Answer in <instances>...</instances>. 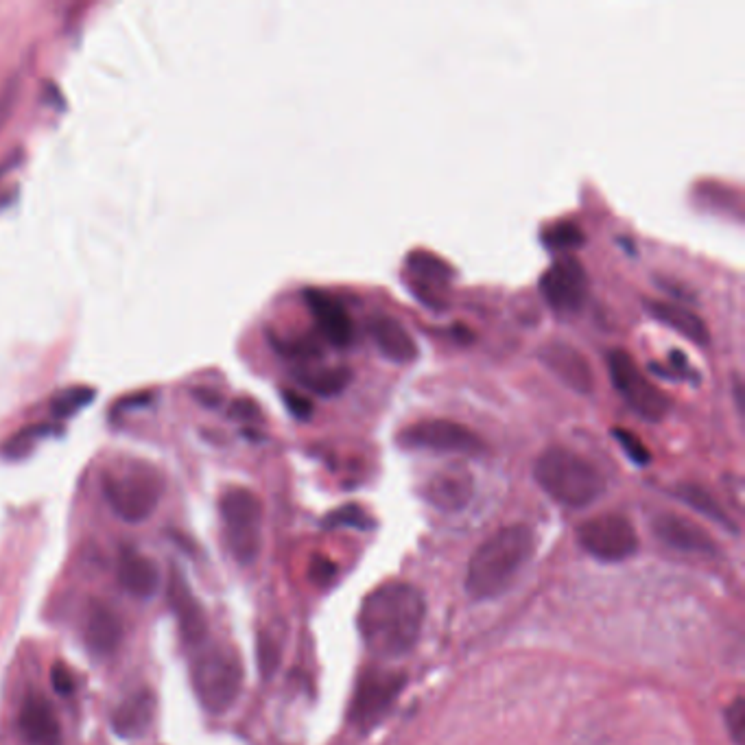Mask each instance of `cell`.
<instances>
[{"instance_id":"1","label":"cell","mask_w":745,"mask_h":745,"mask_svg":"<svg viewBox=\"0 0 745 745\" xmlns=\"http://www.w3.org/2000/svg\"><path fill=\"white\" fill-rule=\"evenodd\" d=\"M424 597L416 586L385 584L365 597L359 612V632L365 647L378 658H398L418 643Z\"/></svg>"},{"instance_id":"2","label":"cell","mask_w":745,"mask_h":745,"mask_svg":"<svg viewBox=\"0 0 745 745\" xmlns=\"http://www.w3.org/2000/svg\"><path fill=\"white\" fill-rule=\"evenodd\" d=\"M534 531L527 525H510L496 531L470 558L466 588L472 597L501 595L534 555Z\"/></svg>"},{"instance_id":"3","label":"cell","mask_w":745,"mask_h":745,"mask_svg":"<svg viewBox=\"0 0 745 745\" xmlns=\"http://www.w3.org/2000/svg\"><path fill=\"white\" fill-rule=\"evenodd\" d=\"M534 477L553 501L575 510L595 503L606 492L601 472L566 446H549L536 461Z\"/></svg>"},{"instance_id":"4","label":"cell","mask_w":745,"mask_h":745,"mask_svg":"<svg viewBox=\"0 0 745 745\" xmlns=\"http://www.w3.org/2000/svg\"><path fill=\"white\" fill-rule=\"evenodd\" d=\"M103 494L125 523H143L160 503L162 479L147 464H125L103 475Z\"/></svg>"},{"instance_id":"5","label":"cell","mask_w":745,"mask_h":745,"mask_svg":"<svg viewBox=\"0 0 745 745\" xmlns=\"http://www.w3.org/2000/svg\"><path fill=\"white\" fill-rule=\"evenodd\" d=\"M193 689L212 715L230 711L243 689L241 660L228 647H208L195 658Z\"/></svg>"},{"instance_id":"6","label":"cell","mask_w":745,"mask_h":745,"mask_svg":"<svg viewBox=\"0 0 745 745\" xmlns=\"http://www.w3.org/2000/svg\"><path fill=\"white\" fill-rule=\"evenodd\" d=\"M221 518L234 560L247 566L256 562L263 547V507L247 488H230L221 496Z\"/></svg>"},{"instance_id":"7","label":"cell","mask_w":745,"mask_h":745,"mask_svg":"<svg viewBox=\"0 0 745 745\" xmlns=\"http://www.w3.org/2000/svg\"><path fill=\"white\" fill-rule=\"evenodd\" d=\"M608 370L614 389H617L638 416L645 418L647 422H660L667 416L671 409V398L656 383L649 381L647 374L638 368V363L628 350H610Z\"/></svg>"},{"instance_id":"8","label":"cell","mask_w":745,"mask_h":745,"mask_svg":"<svg viewBox=\"0 0 745 745\" xmlns=\"http://www.w3.org/2000/svg\"><path fill=\"white\" fill-rule=\"evenodd\" d=\"M577 540L586 553L601 562H623L638 551L636 529L625 516L601 514L577 529Z\"/></svg>"},{"instance_id":"9","label":"cell","mask_w":745,"mask_h":745,"mask_svg":"<svg viewBox=\"0 0 745 745\" xmlns=\"http://www.w3.org/2000/svg\"><path fill=\"white\" fill-rule=\"evenodd\" d=\"M402 687H405V676H400L396 671H365L352 695V724L363 730L376 726L389 713V708L394 706Z\"/></svg>"},{"instance_id":"10","label":"cell","mask_w":745,"mask_h":745,"mask_svg":"<svg viewBox=\"0 0 745 745\" xmlns=\"http://www.w3.org/2000/svg\"><path fill=\"white\" fill-rule=\"evenodd\" d=\"M398 442L405 448H424V451L440 453H464L477 455L486 444L481 437L455 420H420L398 433Z\"/></svg>"},{"instance_id":"11","label":"cell","mask_w":745,"mask_h":745,"mask_svg":"<svg viewBox=\"0 0 745 745\" xmlns=\"http://www.w3.org/2000/svg\"><path fill=\"white\" fill-rule=\"evenodd\" d=\"M540 291L558 313H577L588 298V274L579 258L566 254L542 274Z\"/></svg>"},{"instance_id":"12","label":"cell","mask_w":745,"mask_h":745,"mask_svg":"<svg viewBox=\"0 0 745 745\" xmlns=\"http://www.w3.org/2000/svg\"><path fill=\"white\" fill-rule=\"evenodd\" d=\"M538 359L545 368L577 394H593L595 372L582 350L566 344L562 339H551L538 350Z\"/></svg>"},{"instance_id":"13","label":"cell","mask_w":745,"mask_h":745,"mask_svg":"<svg viewBox=\"0 0 745 745\" xmlns=\"http://www.w3.org/2000/svg\"><path fill=\"white\" fill-rule=\"evenodd\" d=\"M306 304L315 317L319 333L335 348H348L354 341V322L346 306L322 289H306Z\"/></svg>"},{"instance_id":"14","label":"cell","mask_w":745,"mask_h":745,"mask_svg":"<svg viewBox=\"0 0 745 745\" xmlns=\"http://www.w3.org/2000/svg\"><path fill=\"white\" fill-rule=\"evenodd\" d=\"M169 599L171 608L175 612L177 628L188 645H201L208 636V619L206 612L201 608L199 599L188 586L184 575L180 571L171 573V584H169Z\"/></svg>"},{"instance_id":"15","label":"cell","mask_w":745,"mask_h":745,"mask_svg":"<svg viewBox=\"0 0 745 745\" xmlns=\"http://www.w3.org/2000/svg\"><path fill=\"white\" fill-rule=\"evenodd\" d=\"M18 732L25 745H62V726L51 702L42 695H29L22 704Z\"/></svg>"},{"instance_id":"16","label":"cell","mask_w":745,"mask_h":745,"mask_svg":"<svg viewBox=\"0 0 745 745\" xmlns=\"http://www.w3.org/2000/svg\"><path fill=\"white\" fill-rule=\"evenodd\" d=\"M368 333L378 352L394 363H411L418 357V344L405 324L385 313H374L368 319Z\"/></svg>"},{"instance_id":"17","label":"cell","mask_w":745,"mask_h":745,"mask_svg":"<svg viewBox=\"0 0 745 745\" xmlns=\"http://www.w3.org/2000/svg\"><path fill=\"white\" fill-rule=\"evenodd\" d=\"M156 717V695L149 689H140L125 697L110 715V726L118 739L134 741L147 735Z\"/></svg>"},{"instance_id":"18","label":"cell","mask_w":745,"mask_h":745,"mask_svg":"<svg viewBox=\"0 0 745 745\" xmlns=\"http://www.w3.org/2000/svg\"><path fill=\"white\" fill-rule=\"evenodd\" d=\"M475 481L466 468H446L433 475L424 488V496L442 512H459L470 503Z\"/></svg>"},{"instance_id":"19","label":"cell","mask_w":745,"mask_h":745,"mask_svg":"<svg viewBox=\"0 0 745 745\" xmlns=\"http://www.w3.org/2000/svg\"><path fill=\"white\" fill-rule=\"evenodd\" d=\"M654 531L662 542H667L669 547L678 549V551H693V553L715 551L713 538L689 518H682L676 514H660L654 520Z\"/></svg>"},{"instance_id":"20","label":"cell","mask_w":745,"mask_h":745,"mask_svg":"<svg viewBox=\"0 0 745 745\" xmlns=\"http://www.w3.org/2000/svg\"><path fill=\"white\" fill-rule=\"evenodd\" d=\"M118 584L136 599H151L160 590V569L147 555L127 551L118 562Z\"/></svg>"},{"instance_id":"21","label":"cell","mask_w":745,"mask_h":745,"mask_svg":"<svg viewBox=\"0 0 745 745\" xmlns=\"http://www.w3.org/2000/svg\"><path fill=\"white\" fill-rule=\"evenodd\" d=\"M86 643L97 656H110L123 641V623L116 612L103 603H92L84 623Z\"/></svg>"},{"instance_id":"22","label":"cell","mask_w":745,"mask_h":745,"mask_svg":"<svg viewBox=\"0 0 745 745\" xmlns=\"http://www.w3.org/2000/svg\"><path fill=\"white\" fill-rule=\"evenodd\" d=\"M647 311L654 319H658L660 324L673 328L682 337L693 341V344L697 346L711 344V333H708V326L704 324V319L700 315H695L691 309H687V306L665 302V300H649Z\"/></svg>"},{"instance_id":"23","label":"cell","mask_w":745,"mask_h":745,"mask_svg":"<svg viewBox=\"0 0 745 745\" xmlns=\"http://www.w3.org/2000/svg\"><path fill=\"white\" fill-rule=\"evenodd\" d=\"M300 385H304L311 392L319 396H337L348 387L352 372L346 365H335V368H319V370H302L295 374Z\"/></svg>"},{"instance_id":"24","label":"cell","mask_w":745,"mask_h":745,"mask_svg":"<svg viewBox=\"0 0 745 745\" xmlns=\"http://www.w3.org/2000/svg\"><path fill=\"white\" fill-rule=\"evenodd\" d=\"M678 496L684 503L691 505L695 512H700L708 518L717 520V523H721L724 527H732L730 518L726 516L724 510H721V505L715 501V496L711 492H706L702 486H695V483H684V486L678 488Z\"/></svg>"},{"instance_id":"25","label":"cell","mask_w":745,"mask_h":745,"mask_svg":"<svg viewBox=\"0 0 745 745\" xmlns=\"http://www.w3.org/2000/svg\"><path fill=\"white\" fill-rule=\"evenodd\" d=\"M407 265L418 278L435 282V285H446L448 278H451V267L442 258L429 252H411L407 256Z\"/></svg>"},{"instance_id":"26","label":"cell","mask_w":745,"mask_h":745,"mask_svg":"<svg viewBox=\"0 0 745 745\" xmlns=\"http://www.w3.org/2000/svg\"><path fill=\"white\" fill-rule=\"evenodd\" d=\"M94 396H97V392H94V389H90V387H86V385L70 387V389H66V392H62V394L53 398V402H51L53 416L59 418V420L75 416L77 411H81V409L90 405Z\"/></svg>"},{"instance_id":"27","label":"cell","mask_w":745,"mask_h":745,"mask_svg":"<svg viewBox=\"0 0 745 745\" xmlns=\"http://www.w3.org/2000/svg\"><path fill=\"white\" fill-rule=\"evenodd\" d=\"M586 241V236L582 228L577 226L573 221H558L553 223L542 234V243H545L549 250H569V247H579Z\"/></svg>"},{"instance_id":"28","label":"cell","mask_w":745,"mask_h":745,"mask_svg":"<svg viewBox=\"0 0 745 745\" xmlns=\"http://www.w3.org/2000/svg\"><path fill=\"white\" fill-rule=\"evenodd\" d=\"M51 431H53V427H46V424H33V427H29V429H25V431H18V433H16L14 437H11V440L3 446L5 457H9V459L25 457V455L31 451V448H33V444L38 442L44 433H51Z\"/></svg>"},{"instance_id":"29","label":"cell","mask_w":745,"mask_h":745,"mask_svg":"<svg viewBox=\"0 0 745 745\" xmlns=\"http://www.w3.org/2000/svg\"><path fill=\"white\" fill-rule=\"evenodd\" d=\"M326 525L328 527H354V529L368 531L374 527V520L370 518L368 512L361 510L359 505H346V507H339V510H335L333 514H328Z\"/></svg>"},{"instance_id":"30","label":"cell","mask_w":745,"mask_h":745,"mask_svg":"<svg viewBox=\"0 0 745 745\" xmlns=\"http://www.w3.org/2000/svg\"><path fill=\"white\" fill-rule=\"evenodd\" d=\"M612 435H614V440H617L619 446L625 451V455H628L634 461V464L647 466L649 461H652V453H649V448L641 442V437H636L632 431H628V429H614Z\"/></svg>"},{"instance_id":"31","label":"cell","mask_w":745,"mask_h":745,"mask_svg":"<svg viewBox=\"0 0 745 745\" xmlns=\"http://www.w3.org/2000/svg\"><path fill=\"white\" fill-rule=\"evenodd\" d=\"M726 724H728V732H730L732 741H735L737 745H743V741H745V702H743V697H737V700L728 706Z\"/></svg>"},{"instance_id":"32","label":"cell","mask_w":745,"mask_h":745,"mask_svg":"<svg viewBox=\"0 0 745 745\" xmlns=\"http://www.w3.org/2000/svg\"><path fill=\"white\" fill-rule=\"evenodd\" d=\"M282 398H285L287 409L293 413L295 418L306 420L313 416V402L306 396L293 392V389H285V392H282Z\"/></svg>"},{"instance_id":"33","label":"cell","mask_w":745,"mask_h":745,"mask_svg":"<svg viewBox=\"0 0 745 745\" xmlns=\"http://www.w3.org/2000/svg\"><path fill=\"white\" fill-rule=\"evenodd\" d=\"M51 682H53V689H55L59 695H64V697L75 691L73 673H70L64 665H55V667H53Z\"/></svg>"},{"instance_id":"34","label":"cell","mask_w":745,"mask_h":745,"mask_svg":"<svg viewBox=\"0 0 745 745\" xmlns=\"http://www.w3.org/2000/svg\"><path fill=\"white\" fill-rule=\"evenodd\" d=\"M258 660H260V669H263V676H271V671L278 665V656L276 649L265 638H260V647H258Z\"/></svg>"},{"instance_id":"35","label":"cell","mask_w":745,"mask_h":745,"mask_svg":"<svg viewBox=\"0 0 745 745\" xmlns=\"http://www.w3.org/2000/svg\"><path fill=\"white\" fill-rule=\"evenodd\" d=\"M232 416L236 418H252V416H258V407L254 405L252 400H239L232 409Z\"/></svg>"},{"instance_id":"36","label":"cell","mask_w":745,"mask_h":745,"mask_svg":"<svg viewBox=\"0 0 745 745\" xmlns=\"http://www.w3.org/2000/svg\"><path fill=\"white\" fill-rule=\"evenodd\" d=\"M735 402H737V407L741 411L743 409V383H741L739 376H735Z\"/></svg>"}]
</instances>
